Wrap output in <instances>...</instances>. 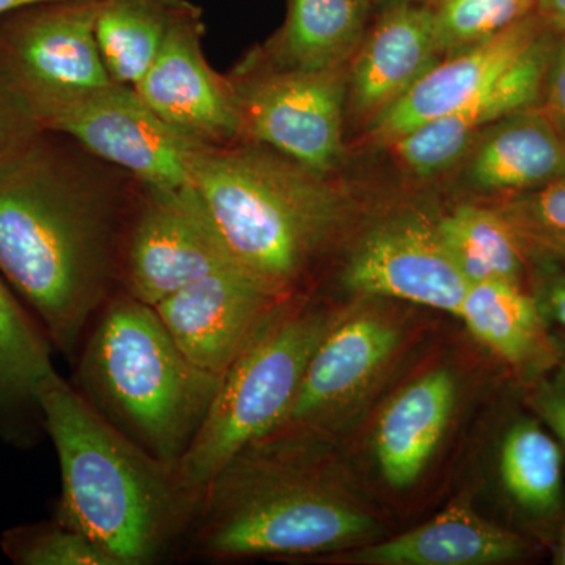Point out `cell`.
<instances>
[{
    "mask_svg": "<svg viewBox=\"0 0 565 565\" xmlns=\"http://www.w3.org/2000/svg\"><path fill=\"white\" fill-rule=\"evenodd\" d=\"M118 172L46 129L0 162V275L68 362L120 291L137 191Z\"/></svg>",
    "mask_w": 565,
    "mask_h": 565,
    "instance_id": "1",
    "label": "cell"
},
{
    "mask_svg": "<svg viewBox=\"0 0 565 565\" xmlns=\"http://www.w3.org/2000/svg\"><path fill=\"white\" fill-rule=\"evenodd\" d=\"M40 401L61 467L55 519L114 565H151L174 552L199 505L177 470L115 429L61 374L44 384Z\"/></svg>",
    "mask_w": 565,
    "mask_h": 565,
    "instance_id": "2",
    "label": "cell"
},
{
    "mask_svg": "<svg viewBox=\"0 0 565 565\" xmlns=\"http://www.w3.org/2000/svg\"><path fill=\"white\" fill-rule=\"evenodd\" d=\"M373 527L319 473L303 434L282 427L211 479L180 546L182 556L210 563L316 555L363 541Z\"/></svg>",
    "mask_w": 565,
    "mask_h": 565,
    "instance_id": "3",
    "label": "cell"
},
{
    "mask_svg": "<svg viewBox=\"0 0 565 565\" xmlns=\"http://www.w3.org/2000/svg\"><path fill=\"white\" fill-rule=\"evenodd\" d=\"M189 181L232 262L281 299L294 296L348 210L327 177L253 141L196 148Z\"/></svg>",
    "mask_w": 565,
    "mask_h": 565,
    "instance_id": "4",
    "label": "cell"
},
{
    "mask_svg": "<svg viewBox=\"0 0 565 565\" xmlns=\"http://www.w3.org/2000/svg\"><path fill=\"white\" fill-rule=\"evenodd\" d=\"M71 384L93 411L177 470L222 377L193 364L150 305L118 291L85 334Z\"/></svg>",
    "mask_w": 565,
    "mask_h": 565,
    "instance_id": "5",
    "label": "cell"
},
{
    "mask_svg": "<svg viewBox=\"0 0 565 565\" xmlns=\"http://www.w3.org/2000/svg\"><path fill=\"white\" fill-rule=\"evenodd\" d=\"M332 323V316L294 296L267 315L223 374L202 429L178 463V481L193 500L200 501L234 456L285 422L311 355Z\"/></svg>",
    "mask_w": 565,
    "mask_h": 565,
    "instance_id": "6",
    "label": "cell"
},
{
    "mask_svg": "<svg viewBox=\"0 0 565 565\" xmlns=\"http://www.w3.org/2000/svg\"><path fill=\"white\" fill-rule=\"evenodd\" d=\"M232 264L191 182H139L122 244L121 292L156 307L189 282Z\"/></svg>",
    "mask_w": 565,
    "mask_h": 565,
    "instance_id": "7",
    "label": "cell"
},
{
    "mask_svg": "<svg viewBox=\"0 0 565 565\" xmlns=\"http://www.w3.org/2000/svg\"><path fill=\"white\" fill-rule=\"evenodd\" d=\"M98 0H52L0 17V74L33 115L109 85L95 33Z\"/></svg>",
    "mask_w": 565,
    "mask_h": 565,
    "instance_id": "8",
    "label": "cell"
},
{
    "mask_svg": "<svg viewBox=\"0 0 565 565\" xmlns=\"http://www.w3.org/2000/svg\"><path fill=\"white\" fill-rule=\"evenodd\" d=\"M244 118V141L264 145L323 177L343 154L348 73L266 70L233 77Z\"/></svg>",
    "mask_w": 565,
    "mask_h": 565,
    "instance_id": "9",
    "label": "cell"
},
{
    "mask_svg": "<svg viewBox=\"0 0 565 565\" xmlns=\"http://www.w3.org/2000/svg\"><path fill=\"white\" fill-rule=\"evenodd\" d=\"M36 120L141 184L191 182L189 159L200 145L173 131L129 85L110 82L41 110Z\"/></svg>",
    "mask_w": 565,
    "mask_h": 565,
    "instance_id": "10",
    "label": "cell"
},
{
    "mask_svg": "<svg viewBox=\"0 0 565 565\" xmlns=\"http://www.w3.org/2000/svg\"><path fill=\"white\" fill-rule=\"evenodd\" d=\"M203 13L189 3L136 92L173 131L206 148L244 141V118L233 77L212 70L203 51Z\"/></svg>",
    "mask_w": 565,
    "mask_h": 565,
    "instance_id": "11",
    "label": "cell"
},
{
    "mask_svg": "<svg viewBox=\"0 0 565 565\" xmlns=\"http://www.w3.org/2000/svg\"><path fill=\"white\" fill-rule=\"evenodd\" d=\"M281 300L232 264L189 282L154 310L193 364L223 377Z\"/></svg>",
    "mask_w": 565,
    "mask_h": 565,
    "instance_id": "12",
    "label": "cell"
},
{
    "mask_svg": "<svg viewBox=\"0 0 565 565\" xmlns=\"http://www.w3.org/2000/svg\"><path fill=\"white\" fill-rule=\"evenodd\" d=\"M344 281L366 296L393 297L456 316L470 286L437 225L414 218L371 233L349 263Z\"/></svg>",
    "mask_w": 565,
    "mask_h": 565,
    "instance_id": "13",
    "label": "cell"
},
{
    "mask_svg": "<svg viewBox=\"0 0 565 565\" xmlns=\"http://www.w3.org/2000/svg\"><path fill=\"white\" fill-rule=\"evenodd\" d=\"M559 36L546 31L484 92L459 109L419 126L393 143L403 166L433 177L455 166L501 118L541 103L546 71Z\"/></svg>",
    "mask_w": 565,
    "mask_h": 565,
    "instance_id": "14",
    "label": "cell"
},
{
    "mask_svg": "<svg viewBox=\"0 0 565 565\" xmlns=\"http://www.w3.org/2000/svg\"><path fill=\"white\" fill-rule=\"evenodd\" d=\"M545 31L546 25L533 11L492 39L446 55L399 102L367 126L370 141L392 147L419 126L459 109L500 79Z\"/></svg>",
    "mask_w": 565,
    "mask_h": 565,
    "instance_id": "15",
    "label": "cell"
},
{
    "mask_svg": "<svg viewBox=\"0 0 565 565\" xmlns=\"http://www.w3.org/2000/svg\"><path fill=\"white\" fill-rule=\"evenodd\" d=\"M438 61L434 7L399 0L356 50L348 74L349 109L370 126Z\"/></svg>",
    "mask_w": 565,
    "mask_h": 565,
    "instance_id": "16",
    "label": "cell"
},
{
    "mask_svg": "<svg viewBox=\"0 0 565 565\" xmlns=\"http://www.w3.org/2000/svg\"><path fill=\"white\" fill-rule=\"evenodd\" d=\"M399 333L381 316L333 322L311 355L302 384L278 427L315 429L351 401L396 351Z\"/></svg>",
    "mask_w": 565,
    "mask_h": 565,
    "instance_id": "17",
    "label": "cell"
},
{
    "mask_svg": "<svg viewBox=\"0 0 565 565\" xmlns=\"http://www.w3.org/2000/svg\"><path fill=\"white\" fill-rule=\"evenodd\" d=\"M41 323L0 275V440L33 448L46 437L40 394L57 373Z\"/></svg>",
    "mask_w": 565,
    "mask_h": 565,
    "instance_id": "18",
    "label": "cell"
},
{
    "mask_svg": "<svg viewBox=\"0 0 565 565\" xmlns=\"http://www.w3.org/2000/svg\"><path fill=\"white\" fill-rule=\"evenodd\" d=\"M533 553L526 535L494 525L470 508L451 505L424 525L352 556L377 565H489L515 563Z\"/></svg>",
    "mask_w": 565,
    "mask_h": 565,
    "instance_id": "19",
    "label": "cell"
},
{
    "mask_svg": "<svg viewBox=\"0 0 565 565\" xmlns=\"http://www.w3.org/2000/svg\"><path fill=\"white\" fill-rule=\"evenodd\" d=\"M459 318L476 340L514 370L525 385L555 363V334L546 329L544 311L525 282H470Z\"/></svg>",
    "mask_w": 565,
    "mask_h": 565,
    "instance_id": "20",
    "label": "cell"
},
{
    "mask_svg": "<svg viewBox=\"0 0 565 565\" xmlns=\"http://www.w3.org/2000/svg\"><path fill=\"white\" fill-rule=\"evenodd\" d=\"M468 180L481 191L514 195L565 173V140L542 107L494 122L471 148Z\"/></svg>",
    "mask_w": 565,
    "mask_h": 565,
    "instance_id": "21",
    "label": "cell"
},
{
    "mask_svg": "<svg viewBox=\"0 0 565 565\" xmlns=\"http://www.w3.org/2000/svg\"><path fill=\"white\" fill-rule=\"evenodd\" d=\"M456 403L455 377L437 370L385 408L375 435L382 475L394 489L414 486L444 437Z\"/></svg>",
    "mask_w": 565,
    "mask_h": 565,
    "instance_id": "22",
    "label": "cell"
},
{
    "mask_svg": "<svg viewBox=\"0 0 565 565\" xmlns=\"http://www.w3.org/2000/svg\"><path fill=\"white\" fill-rule=\"evenodd\" d=\"M498 471L516 514L552 542L565 500L563 445L533 412L504 430Z\"/></svg>",
    "mask_w": 565,
    "mask_h": 565,
    "instance_id": "23",
    "label": "cell"
},
{
    "mask_svg": "<svg viewBox=\"0 0 565 565\" xmlns=\"http://www.w3.org/2000/svg\"><path fill=\"white\" fill-rule=\"evenodd\" d=\"M363 0H289L288 14L273 41L269 70H326L343 66L363 36Z\"/></svg>",
    "mask_w": 565,
    "mask_h": 565,
    "instance_id": "24",
    "label": "cell"
},
{
    "mask_svg": "<svg viewBox=\"0 0 565 565\" xmlns=\"http://www.w3.org/2000/svg\"><path fill=\"white\" fill-rule=\"evenodd\" d=\"M189 0H98L95 33L110 79L136 87Z\"/></svg>",
    "mask_w": 565,
    "mask_h": 565,
    "instance_id": "25",
    "label": "cell"
},
{
    "mask_svg": "<svg viewBox=\"0 0 565 565\" xmlns=\"http://www.w3.org/2000/svg\"><path fill=\"white\" fill-rule=\"evenodd\" d=\"M438 234L470 282H525L531 259L497 207L463 204L441 218Z\"/></svg>",
    "mask_w": 565,
    "mask_h": 565,
    "instance_id": "26",
    "label": "cell"
},
{
    "mask_svg": "<svg viewBox=\"0 0 565 565\" xmlns=\"http://www.w3.org/2000/svg\"><path fill=\"white\" fill-rule=\"evenodd\" d=\"M498 211L519 237L531 263L565 269V173L542 188L508 195Z\"/></svg>",
    "mask_w": 565,
    "mask_h": 565,
    "instance_id": "27",
    "label": "cell"
},
{
    "mask_svg": "<svg viewBox=\"0 0 565 565\" xmlns=\"http://www.w3.org/2000/svg\"><path fill=\"white\" fill-rule=\"evenodd\" d=\"M0 550L17 565H114L90 539L55 516L9 527Z\"/></svg>",
    "mask_w": 565,
    "mask_h": 565,
    "instance_id": "28",
    "label": "cell"
},
{
    "mask_svg": "<svg viewBox=\"0 0 565 565\" xmlns=\"http://www.w3.org/2000/svg\"><path fill=\"white\" fill-rule=\"evenodd\" d=\"M535 0H440L435 36L441 54H455L492 39L533 13Z\"/></svg>",
    "mask_w": 565,
    "mask_h": 565,
    "instance_id": "29",
    "label": "cell"
},
{
    "mask_svg": "<svg viewBox=\"0 0 565 565\" xmlns=\"http://www.w3.org/2000/svg\"><path fill=\"white\" fill-rule=\"evenodd\" d=\"M555 363L526 385L525 405L565 448V332L555 334Z\"/></svg>",
    "mask_w": 565,
    "mask_h": 565,
    "instance_id": "30",
    "label": "cell"
},
{
    "mask_svg": "<svg viewBox=\"0 0 565 565\" xmlns=\"http://www.w3.org/2000/svg\"><path fill=\"white\" fill-rule=\"evenodd\" d=\"M43 131L24 99L0 74V162Z\"/></svg>",
    "mask_w": 565,
    "mask_h": 565,
    "instance_id": "31",
    "label": "cell"
},
{
    "mask_svg": "<svg viewBox=\"0 0 565 565\" xmlns=\"http://www.w3.org/2000/svg\"><path fill=\"white\" fill-rule=\"evenodd\" d=\"M539 106L565 140V36L557 39Z\"/></svg>",
    "mask_w": 565,
    "mask_h": 565,
    "instance_id": "32",
    "label": "cell"
},
{
    "mask_svg": "<svg viewBox=\"0 0 565 565\" xmlns=\"http://www.w3.org/2000/svg\"><path fill=\"white\" fill-rule=\"evenodd\" d=\"M534 294L544 311L546 321H553L565 332V269L544 267L539 269Z\"/></svg>",
    "mask_w": 565,
    "mask_h": 565,
    "instance_id": "33",
    "label": "cell"
},
{
    "mask_svg": "<svg viewBox=\"0 0 565 565\" xmlns=\"http://www.w3.org/2000/svg\"><path fill=\"white\" fill-rule=\"evenodd\" d=\"M534 11L548 31L565 36V0H535Z\"/></svg>",
    "mask_w": 565,
    "mask_h": 565,
    "instance_id": "34",
    "label": "cell"
},
{
    "mask_svg": "<svg viewBox=\"0 0 565 565\" xmlns=\"http://www.w3.org/2000/svg\"><path fill=\"white\" fill-rule=\"evenodd\" d=\"M552 563L565 565V500L552 539Z\"/></svg>",
    "mask_w": 565,
    "mask_h": 565,
    "instance_id": "35",
    "label": "cell"
},
{
    "mask_svg": "<svg viewBox=\"0 0 565 565\" xmlns=\"http://www.w3.org/2000/svg\"><path fill=\"white\" fill-rule=\"evenodd\" d=\"M52 2V0H0V17L11 11L24 9V7L36 6V3Z\"/></svg>",
    "mask_w": 565,
    "mask_h": 565,
    "instance_id": "36",
    "label": "cell"
},
{
    "mask_svg": "<svg viewBox=\"0 0 565 565\" xmlns=\"http://www.w3.org/2000/svg\"><path fill=\"white\" fill-rule=\"evenodd\" d=\"M435 2H437V3H438V2H440V0H435Z\"/></svg>",
    "mask_w": 565,
    "mask_h": 565,
    "instance_id": "37",
    "label": "cell"
},
{
    "mask_svg": "<svg viewBox=\"0 0 565 565\" xmlns=\"http://www.w3.org/2000/svg\"><path fill=\"white\" fill-rule=\"evenodd\" d=\"M364 3H367V0H363Z\"/></svg>",
    "mask_w": 565,
    "mask_h": 565,
    "instance_id": "38",
    "label": "cell"
}]
</instances>
